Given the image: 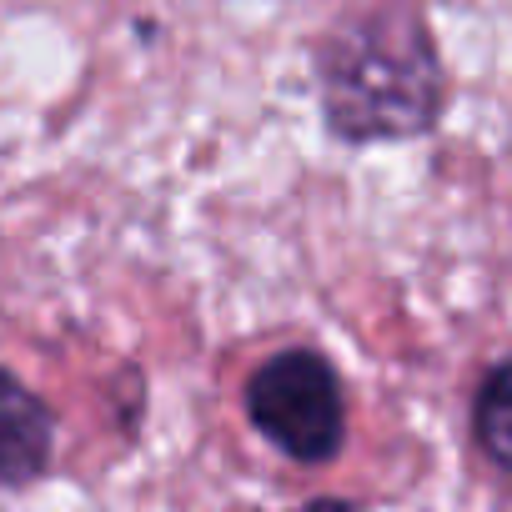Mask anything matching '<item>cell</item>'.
Segmentation results:
<instances>
[{
  "label": "cell",
  "instance_id": "obj_1",
  "mask_svg": "<svg viewBox=\"0 0 512 512\" xmlns=\"http://www.w3.org/2000/svg\"><path fill=\"white\" fill-rule=\"evenodd\" d=\"M442 76L427 36L407 16H367L322 46V106L337 136L387 141L427 131Z\"/></svg>",
  "mask_w": 512,
  "mask_h": 512
},
{
  "label": "cell",
  "instance_id": "obj_2",
  "mask_svg": "<svg viewBox=\"0 0 512 512\" xmlns=\"http://www.w3.org/2000/svg\"><path fill=\"white\" fill-rule=\"evenodd\" d=\"M246 417L272 447L297 462H327L342 447L347 407L342 382L317 352H282L262 362L246 382Z\"/></svg>",
  "mask_w": 512,
  "mask_h": 512
},
{
  "label": "cell",
  "instance_id": "obj_3",
  "mask_svg": "<svg viewBox=\"0 0 512 512\" xmlns=\"http://www.w3.org/2000/svg\"><path fill=\"white\" fill-rule=\"evenodd\" d=\"M51 462V412L46 402L0 372V487H21Z\"/></svg>",
  "mask_w": 512,
  "mask_h": 512
},
{
  "label": "cell",
  "instance_id": "obj_4",
  "mask_svg": "<svg viewBox=\"0 0 512 512\" xmlns=\"http://www.w3.org/2000/svg\"><path fill=\"white\" fill-rule=\"evenodd\" d=\"M472 427H477L482 452L512 477V357H507L502 367H492V377L482 382Z\"/></svg>",
  "mask_w": 512,
  "mask_h": 512
},
{
  "label": "cell",
  "instance_id": "obj_5",
  "mask_svg": "<svg viewBox=\"0 0 512 512\" xmlns=\"http://www.w3.org/2000/svg\"><path fill=\"white\" fill-rule=\"evenodd\" d=\"M302 512H362V507H352V502H312Z\"/></svg>",
  "mask_w": 512,
  "mask_h": 512
}]
</instances>
